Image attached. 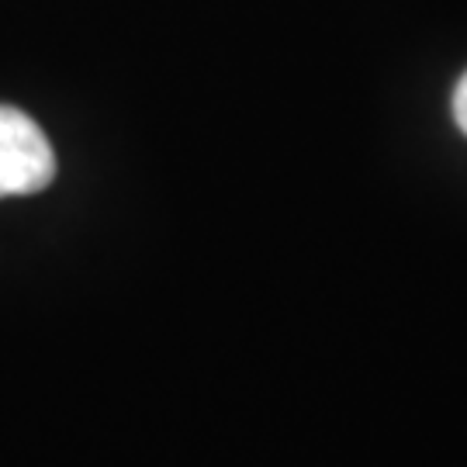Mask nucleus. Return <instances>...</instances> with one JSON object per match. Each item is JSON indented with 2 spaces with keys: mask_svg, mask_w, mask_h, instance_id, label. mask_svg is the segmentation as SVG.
I'll return each mask as SVG.
<instances>
[{
  "mask_svg": "<svg viewBox=\"0 0 467 467\" xmlns=\"http://www.w3.org/2000/svg\"><path fill=\"white\" fill-rule=\"evenodd\" d=\"M56 177V152L46 132L17 108L0 104V198L46 191Z\"/></svg>",
  "mask_w": 467,
  "mask_h": 467,
  "instance_id": "1",
  "label": "nucleus"
},
{
  "mask_svg": "<svg viewBox=\"0 0 467 467\" xmlns=\"http://www.w3.org/2000/svg\"><path fill=\"white\" fill-rule=\"evenodd\" d=\"M453 118H457V129L467 135V73L457 80V90H453Z\"/></svg>",
  "mask_w": 467,
  "mask_h": 467,
  "instance_id": "2",
  "label": "nucleus"
}]
</instances>
